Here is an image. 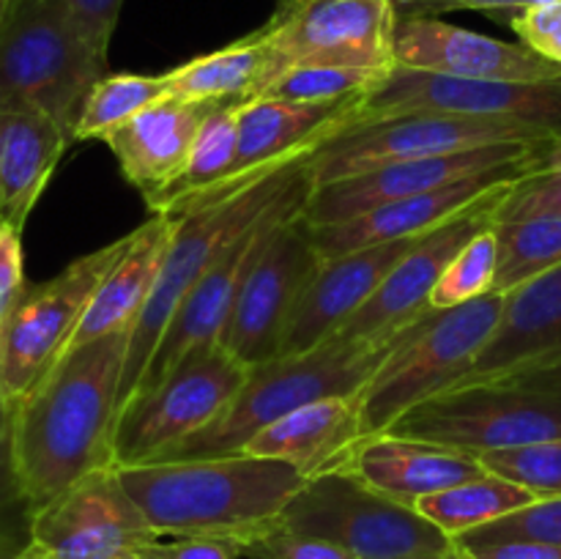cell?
I'll list each match as a JSON object with an SVG mask.
<instances>
[{"mask_svg":"<svg viewBox=\"0 0 561 559\" xmlns=\"http://www.w3.org/2000/svg\"><path fill=\"white\" fill-rule=\"evenodd\" d=\"M559 137L561 132L531 121L460 113H405L345 126L307 159V170L316 186H323L403 159L438 157L499 142H553Z\"/></svg>","mask_w":561,"mask_h":559,"instance_id":"obj_9","label":"cell"},{"mask_svg":"<svg viewBox=\"0 0 561 559\" xmlns=\"http://www.w3.org/2000/svg\"><path fill=\"white\" fill-rule=\"evenodd\" d=\"M5 14H9V0H0V27H3Z\"/></svg>","mask_w":561,"mask_h":559,"instance_id":"obj_49","label":"cell"},{"mask_svg":"<svg viewBox=\"0 0 561 559\" xmlns=\"http://www.w3.org/2000/svg\"><path fill=\"white\" fill-rule=\"evenodd\" d=\"M312 190H316V181H312L310 170H307V162H301V168L296 170L283 195L274 201V206L268 212H263L255 223L247 225L239 236H233L225 244V250L203 272L195 288L186 294V299L175 310L170 327L164 329L162 340H159L157 351H153L151 362H148L146 373H142L135 398L157 389L186 356L195 354L197 349H203V345L214 343L219 338L230 310H233V301L239 296L241 283H244L250 269L261 258L266 241L272 239V233L285 219L307 212Z\"/></svg>","mask_w":561,"mask_h":559,"instance_id":"obj_12","label":"cell"},{"mask_svg":"<svg viewBox=\"0 0 561 559\" xmlns=\"http://www.w3.org/2000/svg\"><path fill=\"white\" fill-rule=\"evenodd\" d=\"M247 559H356L334 543L321 537L290 532L285 526H272L244 543Z\"/></svg>","mask_w":561,"mask_h":559,"instance_id":"obj_38","label":"cell"},{"mask_svg":"<svg viewBox=\"0 0 561 559\" xmlns=\"http://www.w3.org/2000/svg\"><path fill=\"white\" fill-rule=\"evenodd\" d=\"M529 217H561V173H529L510 186L496 223Z\"/></svg>","mask_w":561,"mask_h":559,"instance_id":"obj_37","label":"cell"},{"mask_svg":"<svg viewBox=\"0 0 561 559\" xmlns=\"http://www.w3.org/2000/svg\"><path fill=\"white\" fill-rule=\"evenodd\" d=\"M214 107L217 104L164 96L104 137L121 175L146 203L162 195L184 173L197 132Z\"/></svg>","mask_w":561,"mask_h":559,"instance_id":"obj_23","label":"cell"},{"mask_svg":"<svg viewBox=\"0 0 561 559\" xmlns=\"http://www.w3.org/2000/svg\"><path fill=\"white\" fill-rule=\"evenodd\" d=\"M387 433L482 455L561 438V376H504L449 387L405 411Z\"/></svg>","mask_w":561,"mask_h":559,"instance_id":"obj_5","label":"cell"},{"mask_svg":"<svg viewBox=\"0 0 561 559\" xmlns=\"http://www.w3.org/2000/svg\"><path fill=\"white\" fill-rule=\"evenodd\" d=\"M162 75H104L88 91L77 118L75 140H104L153 102L164 99Z\"/></svg>","mask_w":561,"mask_h":559,"instance_id":"obj_32","label":"cell"},{"mask_svg":"<svg viewBox=\"0 0 561 559\" xmlns=\"http://www.w3.org/2000/svg\"><path fill=\"white\" fill-rule=\"evenodd\" d=\"M389 71L359 69V66L301 64L285 69L261 96L305 104L356 102V99H362L365 93H370Z\"/></svg>","mask_w":561,"mask_h":559,"instance_id":"obj_33","label":"cell"},{"mask_svg":"<svg viewBox=\"0 0 561 559\" xmlns=\"http://www.w3.org/2000/svg\"><path fill=\"white\" fill-rule=\"evenodd\" d=\"M301 162H307V159H301ZM301 162L257 181L255 186L239 192V195L219 197V201L203 206L201 212L173 219L175 230L173 239H170L168 255H164L162 272L153 283V290L148 296L146 307H142L140 318L129 329V345H126L124 376H121L118 392V420L126 406L131 403V398H135L142 373H146L148 362H151L153 351H157L159 340H162L164 329L173 321L181 301L195 288V283L211 266L214 258L225 250V244L274 206V201L283 195L296 170L301 168Z\"/></svg>","mask_w":561,"mask_h":559,"instance_id":"obj_8","label":"cell"},{"mask_svg":"<svg viewBox=\"0 0 561 559\" xmlns=\"http://www.w3.org/2000/svg\"><path fill=\"white\" fill-rule=\"evenodd\" d=\"M502 310L504 294H488L411 323L359 392L365 438L381 436L416 403L458 384L491 340Z\"/></svg>","mask_w":561,"mask_h":559,"instance_id":"obj_6","label":"cell"},{"mask_svg":"<svg viewBox=\"0 0 561 559\" xmlns=\"http://www.w3.org/2000/svg\"><path fill=\"white\" fill-rule=\"evenodd\" d=\"M31 543L49 559H137L159 540L118 466L91 471L31 513Z\"/></svg>","mask_w":561,"mask_h":559,"instance_id":"obj_15","label":"cell"},{"mask_svg":"<svg viewBox=\"0 0 561 559\" xmlns=\"http://www.w3.org/2000/svg\"><path fill=\"white\" fill-rule=\"evenodd\" d=\"M496 263L499 244L496 230L491 225L482 233H477L449 261V266L444 269L442 280L433 288L431 310H449V307H460L466 301H474L493 294V285H496Z\"/></svg>","mask_w":561,"mask_h":559,"instance_id":"obj_34","label":"cell"},{"mask_svg":"<svg viewBox=\"0 0 561 559\" xmlns=\"http://www.w3.org/2000/svg\"><path fill=\"white\" fill-rule=\"evenodd\" d=\"M499 244L493 294H510L561 266V217L493 223Z\"/></svg>","mask_w":561,"mask_h":559,"instance_id":"obj_31","label":"cell"},{"mask_svg":"<svg viewBox=\"0 0 561 559\" xmlns=\"http://www.w3.org/2000/svg\"><path fill=\"white\" fill-rule=\"evenodd\" d=\"M129 329L69 349L16 403L14 458L27 518L91 471L115 466Z\"/></svg>","mask_w":561,"mask_h":559,"instance_id":"obj_1","label":"cell"},{"mask_svg":"<svg viewBox=\"0 0 561 559\" xmlns=\"http://www.w3.org/2000/svg\"><path fill=\"white\" fill-rule=\"evenodd\" d=\"M513 184L515 181H507V184L496 186L477 203H471L458 217L420 236V241L405 252L403 261L389 272L381 288L343 323L334 338H389L427 316L433 288L442 280L444 269L477 233L496 223L499 206Z\"/></svg>","mask_w":561,"mask_h":559,"instance_id":"obj_18","label":"cell"},{"mask_svg":"<svg viewBox=\"0 0 561 559\" xmlns=\"http://www.w3.org/2000/svg\"><path fill=\"white\" fill-rule=\"evenodd\" d=\"M71 142L49 115L0 110V223L25 228Z\"/></svg>","mask_w":561,"mask_h":559,"instance_id":"obj_27","label":"cell"},{"mask_svg":"<svg viewBox=\"0 0 561 559\" xmlns=\"http://www.w3.org/2000/svg\"><path fill=\"white\" fill-rule=\"evenodd\" d=\"M252 367L214 343L186 356L157 389L140 395L115 427V466L153 464L164 453L211 425L244 387Z\"/></svg>","mask_w":561,"mask_h":559,"instance_id":"obj_11","label":"cell"},{"mask_svg":"<svg viewBox=\"0 0 561 559\" xmlns=\"http://www.w3.org/2000/svg\"><path fill=\"white\" fill-rule=\"evenodd\" d=\"M131 233L75 258L44 283L25 285L0 332V387L16 403L64 356L102 280L129 247Z\"/></svg>","mask_w":561,"mask_h":559,"instance_id":"obj_10","label":"cell"},{"mask_svg":"<svg viewBox=\"0 0 561 559\" xmlns=\"http://www.w3.org/2000/svg\"><path fill=\"white\" fill-rule=\"evenodd\" d=\"M537 173H561V137L548 148L546 159H542V168Z\"/></svg>","mask_w":561,"mask_h":559,"instance_id":"obj_47","label":"cell"},{"mask_svg":"<svg viewBox=\"0 0 561 559\" xmlns=\"http://www.w3.org/2000/svg\"><path fill=\"white\" fill-rule=\"evenodd\" d=\"M557 0H394L400 16H438L447 11H485V14H515L531 5Z\"/></svg>","mask_w":561,"mask_h":559,"instance_id":"obj_43","label":"cell"},{"mask_svg":"<svg viewBox=\"0 0 561 559\" xmlns=\"http://www.w3.org/2000/svg\"><path fill=\"white\" fill-rule=\"evenodd\" d=\"M405 329L389 338H329L310 351L285 354L252 367L228 409L211 425L192 433L159 460L236 455L255 433L312 400L359 395Z\"/></svg>","mask_w":561,"mask_h":559,"instance_id":"obj_3","label":"cell"},{"mask_svg":"<svg viewBox=\"0 0 561 559\" xmlns=\"http://www.w3.org/2000/svg\"><path fill=\"white\" fill-rule=\"evenodd\" d=\"M107 75L64 0H16L0 27V110H27L75 132L88 91ZM75 140V137H71Z\"/></svg>","mask_w":561,"mask_h":559,"instance_id":"obj_4","label":"cell"},{"mask_svg":"<svg viewBox=\"0 0 561 559\" xmlns=\"http://www.w3.org/2000/svg\"><path fill=\"white\" fill-rule=\"evenodd\" d=\"M416 241L420 236L323 258L285 329L279 356L301 354L334 338L343 323L381 288L389 272L403 261Z\"/></svg>","mask_w":561,"mask_h":559,"instance_id":"obj_22","label":"cell"},{"mask_svg":"<svg viewBox=\"0 0 561 559\" xmlns=\"http://www.w3.org/2000/svg\"><path fill=\"white\" fill-rule=\"evenodd\" d=\"M436 559H463V554H460L458 548H455V551L447 554V557H436Z\"/></svg>","mask_w":561,"mask_h":559,"instance_id":"obj_50","label":"cell"},{"mask_svg":"<svg viewBox=\"0 0 561 559\" xmlns=\"http://www.w3.org/2000/svg\"><path fill=\"white\" fill-rule=\"evenodd\" d=\"M25 252H22V230L0 223V299L5 307L16 305L25 290Z\"/></svg>","mask_w":561,"mask_h":559,"instance_id":"obj_44","label":"cell"},{"mask_svg":"<svg viewBox=\"0 0 561 559\" xmlns=\"http://www.w3.org/2000/svg\"><path fill=\"white\" fill-rule=\"evenodd\" d=\"M118 475L159 537L217 535L241 543L277 526L307 482L285 460L247 453L118 466Z\"/></svg>","mask_w":561,"mask_h":559,"instance_id":"obj_2","label":"cell"},{"mask_svg":"<svg viewBox=\"0 0 561 559\" xmlns=\"http://www.w3.org/2000/svg\"><path fill=\"white\" fill-rule=\"evenodd\" d=\"M535 499L540 497L529 491V488L518 486L513 480H504V477L493 475V471H485V475L474 477V480L460 482V486L447 488V491L420 499L414 507L455 540V537L466 535V532L477 529V526H485L491 521L502 518V515L526 507Z\"/></svg>","mask_w":561,"mask_h":559,"instance_id":"obj_29","label":"cell"},{"mask_svg":"<svg viewBox=\"0 0 561 559\" xmlns=\"http://www.w3.org/2000/svg\"><path fill=\"white\" fill-rule=\"evenodd\" d=\"M496 540H531L561 548V497H540L515 513L455 537V546H477Z\"/></svg>","mask_w":561,"mask_h":559,"instance_id":"obj_36","label":"cell"},{"mask_svg":"<svg viewBox=\"0 0 561 559\" xmlns=\"http://www.w3.org/2000/svg\"><path fill=\"white\" fill-rule=\"evenodd\" d=\"M137 559H140V557H137Z\"/></svg>","mask_w":561,"mask_h":559,"instance_id":"obj_53","label":"cell"},{"mask_svg":"<svg viewBox=\"0 0 561 559\" xmlns=\"http://www.w3.org/2000/svg\"><path fill=\"white\" fill-rule=\"evenodd\" d=\"M340 466H348L367 486L411 507L431 493L447 491L488 471L477 455L463 449L392 433L362 438Z\"/></svg>","mask_w":561,"mask_h":559,"instance_id":"obj_24","label":"cell"},{"mask_svg":"<svg viewBox=\"0 0 561 559\" xmlns=\"http://www.w3.org/2000/svg\"><path fill=\"white\" fill-rule=\"evenodd\" d=\"M321 261L305 212L285 219L241 283L217 343L247 367L277 360L285 329Z\"/></svg>","mask_w":561,"mask_h":559,"instance_id":"obj_14","label":"cell"},{"mask_svg":"<svg viewBox=\"0 0 561 559\" xmlns=\"http://www.w3.org/2000/svg\"><path fill=\"white\" fill-rule=\"evenodd\" d=\"M398 22L394 0H277V11L263 25L274 80L301 64L394 69Z\"/></svg>","mask_w":561,"mask_h":559,"instance_id":"obj_13","label":"cell"},{"mask_svg":"<svg viewBox=\"0 0 561 559\" xmlns=\"http://www.w3.org/2000/svg\"><path fill=\"white\" fill-rule=\"evenodd\" d=\"M405 113L488 115V118L531 121L561 132V80H466V77L394 66L370 93L362 96L356 124Z\"/></svg>","mask_w":561,"mask_h":559,"instance_id":"obj_16","label":"cell"},{"mask_svg":"<svg viewBox=\"0 0 561 559\" xmlns=\"http://www.w3.org/2000/svg\"><path fill=\"white\" fill-rule=\"evenodd\" d=\"M244 557V543L236 537L190 535L173 543L153 540L140 551V559H239Z\"/></svg>","mask_w":561,"mask_h":559,"instance_id":"obj_42","label":"cell"},{"mask_svg":"<svg viewBox=\"0 0 561 559\" xmlns=\"http://www.w3.org/2000/svg\"><path fill=\"white\" fill-rule=\"evenodd\" d=\"M540 168L542 159L540 162L507 164V168L469 175V179L455 181V184L442 186V190L383 203V206L373 208V212L343 219V223L310 225L312 239H316V247L321 250L323 258H332L351 250H362V247L383 244V241L425 236L436 230L438 225L447 223V219L458 217L460 212H466L471 203H477L482 195L496 190V186L537 173Z\"/></svg>","mask_w":561,"mask_h":559,"instance_id":"obj_20","label":"cell"},{"mask_svg":"<svg viewBox=\"0 0 561 559\" xmlns=\"http://www.w3.org/2000/svg\"><path fill=\"white\" fill-rule=\"evenodd\" d=\"M64 5L88 47L107 58L124 0H64Z\"/></svg>","mask_w":561,"mask_h":559,"instance_id":"obj_41","label":"cell"},{"mask_svg":"<svg viewBox=\"0 0 561 559\" xmlns=\"http://www.w3.org/2000/svg\"><path fill=\"white\" fill-rule=\"evenodd\" d=\"M463 559H561L559 546L531 540H496L477 543V546H458Z\"/></svg>","mask_w":561,"mask_h":559,"instance_id":"obj_45","label":"cell"},{"mask_svg":"<svg viewBox=\"0 0 561 559\" xmlns=\"http://www.w3.org/2000/svg\"><path fill=\"white\" fill-rule=\"evenodd\" d=\"M277 524L334 543L356 559H436L458 548L420 510L370 488L348 466L310 477Z\"/></svg>","mask_w":561,"mask_h":559,"instance_id":"obj_7","label":"cell"},{"mask_svg":"<svg viewBox=\"0 0 561 559\" xmlns=\"http://www.w3.org/2000/svg\"><path fill=\"white\" fill-rule=\"evenodd\" d=\"M16 559H49V557L42 551V548H36V546H33V543H31V546H27L25 551H22Z\"/></svg>","mask_w":561,"mask_h":559,"instance_id":"obj_48","label":"cell"},{"mask_svg":"<svg viewBox=\"0 0 561 559\" xmlns=\"http://www.w3.org/2000/svg\"><path fill=\"white\" fill-rule=\"evenodd\" d=\"M16 3V0H9V5H14Z\"/></svg>","mask_w":561,"mask_h":559,"instance_id":"obj_51","label":"cell"},{"mask_svg":"<svg viewBox=\"0 0 561 559\" xmlns=\"http://www.w3.org/2000/svg\"><path fill=\"white\" fill-rule=\"evenodd\" d=\"M546 373L561 376V266L504 294L499 327L453 387Z\"/></svg>","mask_w":561,"mask_h":559,"instance_id":"obj_21","label":"cell"},{"mask_svg":"<svg viewBox=\"0 0 561 559\" xmlns=\"http://www.w3.org/2000/svg\"><path fill=\"white\" fill-rule=\"evenodd\" d=\"M173 230V219L153 212L146 223L131 230L129 247L115 261L107 277L102 280L93 299L88 301L85 312H82L80 323H77L75 334H71L69 349H80V345L104 338V334L124 332V329L135 327L148 296H151L153 283H157L159 272H162Z\"/></svg>","mask_w":561,"mask_h":559,"instance_id":"obj_26","label":"cell"},{"mask_svg":"<svg viewBox=\"0 0 561 559\" xmlns=\"http://www.w3.org/2000/svg\"><path fill=\"white\" fill-rule=\"evenodd\" d=\"M477 458L488 471L529 488L537 497H561V438L482 453Z\"/></svg>","mask_w":561,"mask_h":559,"instance_id":"obj_35","label":"cell"},{"mask_svg":"<svg viewBox=\"0 0 561 559\" xmlns=\"http://www.w3.org/2000/svg\"><path fill=\"white\" fill-rule=\"evenodd\" d=\"M553 142H499V146H482L469 148V151L381 164V168L316 186L310 203H307L305 217L310 225L343 223V219L373 212V208L383 206V203L442 190V186L463 181L469 175L507 168V164L540 162V159H546L548 148Z\"/></svg>","mask_w":561,"mask_h":559,"instance_id":"obj_17","label":"cell"},{"mask_svg":"<svg viewBox=\"0 0 561 559\" xmlns=\"http://www.w3.org/2000/svg\"><path fill=\"white\" fill-rule=\"evenodd\" d=\"M0 398H3V387H0Z\"/></svg>","mask_w":561,"mask_h":559,"instance_id":"obj_52","label":"cell"},{"mask_svg":"<svg viewBox=\"0 0 561 559\" xmlns=\"http://www.w3.org/2000/svg\"><path fill=\"white\" fill-rule=\"evenodd\" d=\"M362 438L359 395H334L279 417L255 433L241 453L285 460L310 480L343 464Z\"/></svg>","mask_w":561,"mask_h":559,"instance_id":"obj_25","label":"cell"},{"mask_svg":"<svg viewBox=\"0 0 561 559\" xmlns=\"http://www.w3.org/2000/svg\"><path fill=\"white\" fill-rule=\"evenodd\" d=\"M398 66L466 80L548 82L561 80V66L526 44L502 42L438 16H400L394 33Z\"/></svg>","mask_w":561,"mask_h":559,"instance_id":"obj_19","label":"cell"},{"mask_svg":"<svg viewBox=\"0 0 561 559\" xmlns=\"http://www.w3.org/2000/svg\"><path fill=\"white\" fill-rule=\"evenodd\" d=\"M239 104L241 102L217 104L208 113L201 132H197L184 173L162 195L146 203L148 212H170V208L179 206L181 201L192 197L195 192L208 190V186L219 184V181L233 173L236 159H239Z\"/></svg>","mask_w":561,"mask_h":559,"instance_id":"obj_30","label":"cell"},{"mask_svg":"<svg viewBox=\"0 0 561 559\" xmlns=\"http://www.w3.org/2000/svg\"><path fill=\"white\" fill-rule=\"evenodd\" d=\"M27 546H31V524L20 526V521L0 524V559H16Z\"/></svg>","mask_w":561,"mask_h":559,"instance_id":"obj_46","label":"cell"},{"mask_svg":"<svg viewBox=\"0 0 561 559\" xmlns=\"http://www.w3.org/2000/svg\"><path fill=\"white\" fill-rule=\"evenodd\" d=\"M164 93L181 102H250L274 82V55L266 31H255L214 53L164 71Z\"/></svg>","mask_w":561,"mask_h":559,"instance_id":"obj_28","label":"cell"},{"mask_svg":"<svg viewBox=\"0 0 561 559\" xmlns=\"http://www.w3.org/2000/svg\"><path fill=\"white\" fill-rule=\"evenodd\" d=\"M510 27L520 38V44L561 66V0L515 11L510 14Z\"/></svg>","mask_w":561,"mask_h":559,"instance_id":"obj_39","label":"cell"},{"mask_svg":"<svg viewBox=\"0 0 561 559\" xmlns=\"http://www.w3.org/2000/svg\"><path fill=\"white\" fill-rule=\"evenodd\" d=\"M16 515H27V504L20 486V475H16L11 403L0 398V524L16 521Z\"/></svg>","mask_w":561,"mask_h":559,"instance_id":"obj_40","label":"cell"}]
</instances>
